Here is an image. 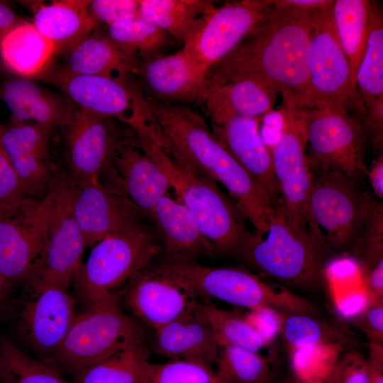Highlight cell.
Masks as SVG:
<instances>
[{
    "label": "cell",
    "instance_id": "obj_52",
    "mask_svg": "<svg viewBox=\"0 0 383 383\" xmlns=\"http://www.w3.org/2000/svg\"><path fill=\"white\" fill-rule=\"evenodd\" d=\"M10 282L0 272V315L8 304Z\"/></svg>",
    "mask_w": 383,
    "mask_h": 383
},
{
    "label": "cell",
    "instance_id": "obj_18",
    "mask_svg": "<svg viewBox=\"0 0 383 383\" xmlns=\"http://www.w3.org/2000/svg\"><path fill=\"white\" fill-rule=\"evenodd\" d=\"M70 181L72 211L86 246L92 247L148 218L126 196L111 191L100 180Z\"/></svg>",
    "mask_w": 383,
    "mask_h": 383
},
{
    "label": "cell",
    "instance_id": "obj_39",
    "mask_svg": "<svg viewBox=\"0 0 383 383\" xmlns=\"http://www.w3.org/2000/svg\"><path fill=\"white\" fill-rule=\"evenodd\" d=\"M201 301L218 345H231L258 353L268 344L249 323L244 313L220 309L209 300Z\"/></svg>",
    "mask_w": 383,
    "mask_h": 383
},
{
    "label": "cell",
    "instance_id": "obj_14",
    "mask_svg": "<svg viewBox=\"0 0 383 383\" xmlns=\"http://www.w3.org/2000/svg\"><path fill=\"white\" fill-rule=\"evenodd\" d=\"M48 192L29 198L18 213L0 218V272L11 282L28 281L38 272L48 240Z\"/></svg>",
    "mask_w": 383,
    "mask_h": 383
},
{
    "label": "cell",
    "instance_id": "obj_7",
    "mask_svg": "<svg viewBox=\"0 0 383 383\" xmlns=\"http://www.w3.org/2000/svg\"><path fill=\"white\" fill-rule=\"evenodd\" d=\"M161 245L152 224L142 223L96 243L74 279L82 301L89 306L111 296L160 254Z\"/></svg>",
    "mask_w": 383,
    "mask_h": 383
},
{
    "label": "cell",
    "instance_id": "obj_50",
    "mask_svg": "<svg viewBox=\"0 0 383 383\" xmlns=\"http://www.w3.org/2000/svg\"><path fill=\"white\" fill-rule=\"evenodd\" d=\"M332 1L329 0H270V4L276 7L313 10L326 6Z\"/></svg>",
    "mask_w": 383,
    "mask_h": 383
},
{
    "label": "cell",
    "instance_id": "obj_3",
    "mask_svg": "<svg viewBox=\"0 0 383 383\" xmlns=\"http://www.w3.org/2000/svg\"><path fill=\"white\" fill-rule=\"evenodd\" d=\"M140 145L165 172L176 199L189 210L216 254L241 260L262 239L249 230L233 199L196 172L166 141L144 139Z\"/></svg>",
    "mask_w": 383,
    "mask_h": 383
},
{
    "label": "cell",
    "instance_id": "obj_37",
    "mask_svg": "<svg viewBox=\"0 0 383 383\" xmlns=\"http://www.w3.org/2000/svg\"><path fill=\"white\" fill-rule=\"evenodd\" d=\"M108 37L127 53L139 60L161 54L174 40L160 28L138 17L106 26Z\"/></svg>",
    "mask_w": 383,
    "mask_h": 383
},
{
    "label": "cell",
    "instance_id": "obj_29",
    "mask_svg": "<svg viewBox=\"0 0 383 383\" xmlns=\"http://www.w3.org/2000/svg\"><path fill=\"white\" fill-rule=\"evenodd\" d=\"M278 94L258 79L241 77L207 89L204 106L212 125L233 116L262 117L273 110Z\"/></svg>",
    "mask_w": 383,
    "mask_h": 383
},
{
    "label": "cell",
    "instance_id": "obj_11",
    "mask_svg": "<svg viewBox=\"0 0 383 383\" xmlns=\"http://www.w3.org/2000/svg\"><path fill=\"white\" fill-rule=\"evenodd\" d=\"M280 110L282 133L271 151L280 200L278 209L293 226L304 228L312 218L309 206L312 172L306 157L305 112L287 103H282Z\"/></svg>",
    "mask_w": 383,
    "mask_h": 383
},
{
    "label": "cell",
    "instance_id": "obj_47",
    "mask_svg": "<svg viewBox=\"0 0 383 383\" xmlns=\"http://www.w3.org/2000/svg\"><path fill=\"white\" fill-rule=\"evenodd\" d=\"M284 116L280 109L265 113L259 126L260 138L271 152L279 142L283 129Z\"/></svg>",
    "mask_w": 383,
    "mask_h": 383
},
{
    "label": "cell",
    "instance_id": "obj_51",
    "mask_svg": "<svg viewBox=\"0 0 383 383\" xmlns=\"http://www.w3.org/2000/svg\"><path fill=\"white\" fill-rule=\"evenodd\" d=\"M23 21L11 8L0 1V38Z\"/></svg>",
    "mask_w": 383,
    "mask_h": 383
},
{
    "label": "cell",
    "instance_id": "obj_1",
    "mask_svg": "<svg viewBox=\"0 0 383 383\" xmlns=\"http://www.w3.org/2000/svg\"><path fill=\"white\" fill-rule=\"evenodd\" d=\"M205 74L206 91L241 77L258 79L282 96V103L305 108L309 101L311 12L274 6Z\"/></svg>",
    "mask_w": 383,
    "mask_h": 383
},
{
    "label": "cell",
    "instance_id": "obj_8",
    "mask_svg": "<svg viewBox=\"0 0 383 383\" xmlns=\"http://www.w3.org/2000/svg\"><path fill=\"white\" fill-rule=\"evenodd\" d=\"M306 121V157L312 173L336 171L360 179L366 175L363 126L346 111L327 104L302 108Z\"/></svg>",
    "mask_w": 383,
    "mask_h": 383
},
{
    "label": "cell",
    "instance_id": "obj_20",
    "mask_svg": "<svg viewBox=\"0 0 383 383\" xmlns=\"http://www.w3.org/2000/svg\"><path fill=\"white\" fill-rule=\"evenodd\" d=\"M106 172L115 183L112 191L126 196L148 216L171 189L167 177L141 148L131 128L116 148Z\"/></svg>",
    "mask_w": 383,
    "mask_h": 383
},
{
    "label": "cell",
    "instance_id": "obj_44",
    "mask_svg": "<svg viewBox=\"0 0 383 383\" xmlns=\"http://www.w3.org/2000/svg\"><path fill=\"white\" fill-rule=\"evenodd\" d=\"M369 362L355 352L343 355L331 368L326 383H370Z\"/></svg>",
    "mask_w": 383,
    "mask_h": 383
},
{
    "label": "cell",
    "instance_id": "obj_15",
    "mask_svg": "<svg viewBox=\"0 0 383 383\" xmlns=\"http://www.w3.org/2000/svg\"><path fill=\"white\" fill-rule=\"evenodd\" d=\"M38 78L57 88L77 107L125 125L147 109L145 99L133 81L73 74L52 65Z\"/></svg>",
    "mask_w": 383,
    "mask_h": 383
},
{
    "label": "cell",
    "instance_id": "obj_13",
    "mask_svg": "<svg viewBox=\"0 0 383 383\" xmlns=\"http://www.w3.org/2000/svg\"><path fill=\"white\" fill-rule=\"evenodd\" d=\"M26 283L16 314L17 331L38 353L50 358L76 316L74 299L67 289L40 279Z\"/></svg>",
    "mask_w": 383,
    "mask_h": 383
},
{
    "label": "cell",
    "instance_id": "obj_22",
    "mask_svg": "<svg viewBox=\"0 0 383 383\" xmlns=\"http://www.w3.org/2000/svg\"><path fill=\"white\" fill-rule=\"evenodd\" d=\"M218 343L201 300L169 323L154 331L150 350L170 359H184L213 366Z\"/></svg>",
    "mask_w": 383,
    "mask_h": 383
},
{
    "label": "cell",
    "instance_id": "obj_45",
    "mask_svg": "<svg viewBox=\"0 0 383 383\" xmlns=\"http://www.w3.org/2000/svg\"><path fill=\"white\" fill-rule=\"evenodd\" d=\"M354 323L369 335L372 343L380 344L383 339L382 299H374L362 311L353 316Z\"/></svg>",
    "mask_w": 383,
    "mask_h": 383
},
{
    "label": "cell",
    "instance_id": "obj_19",
    "mask_svg": "<svg viewBox=\"0 0 383 383\" xmlns=\"http://www.w3.org/2000/svg\"><path fill=\"white\" fill-rule=\"evenodd\" d=\"M133 82L146 99L167 104L204 105L205 74L184 47L173 54L140 60Z\"/></svg>",
    "mask_w": 383,
    "mask_h": 383
},
{
    "label": "cell",
    "instance_id": "obj_31",
    "mask_svg": "<svg viewBox=\"0 0 383 383\" xmlns=\"http://www.w3.org/2000/svg\"><path fill=\"white\" fill-rule=\"evenodd\" d=\"M54 45L32 23L23 21L0 38V56L18 77L38 78L55 57Z\"/></svg>",
    "mask_w": 383,
    "mask_h": 383
},
{
    "label": "cell",
    "instance_id": "obj_40",
    "mask_svg": "<svg viewBox=\"0 0 383 383\" xmlns=\"http://www.w3.org/2000/svg\"><path fill=\"white\" fill-rule=\"evenodd\" d=\"M147 383H223L213 366L194 360L170 359L162 363L150 361Z\"/></svg>",
    "mask_w": 383,
    "mask_h": 383
},
{
    "label": "cell",
    "instance_id": "obj_43",
    "mask_svg": "<svg viewBox=\"0 0 383 383\" xmlns=\"http://www.w3.org/2000/svg\"><path fill=\"white\" fill-rule=\"evenodd\" d=\"M140 0H91L88 13L96 27L137 18Z\"/></svg>",
    "mask_w": 383,
    "mask_h": 383
},
{
    "label": "cell",
    "instance_id": "obj_12",
    "mask_svg": "<svg viewBox=\"0 0 383 383\" xmlns=\"http://www.w3.org/2000/svg\"><path fill=\"white\" fill-rule=\"evenodd\" d=\"M48 192L47 245L40 268L33 277L67 290L82 265L87 246L73 213L68 174L56 170Z\"/></svg>",
    "mask_w": 383,
    "mask_h": 383
},
{
    "label": "cell",
    "instance_id": "obj_4",
    "mask_svg": "<svg viewBox=\"0 0 383 383\" xmlns=\"http://www.w3.org/2000/svg\"><path fill=\"white\" fill-rule=\"evenodd\" d=\"M265 234L241 260L279 284L311 289L320 283L334 252L313 217L296 228L277 209Z\"/></svg>",
    "mask_w": 383,
    "mask_h": 383
},
{
    "label": "cell",
    "instance_id": "obj_36",
    "mask_svg": "<svg viewBox=\"0 0 383 383\" xmlns=\"http://www.w3.org/2000/svg\"><path fill=\"white\" fill-rule=\"evenodd\" d=\"M0 383H73L45 361L33 358L0 335Z\"/></svg>",
    "mask_w": 383,
    "mask_h": 383
},
{
    "label": "cell",
    "instance_id": "obj_25",
    "mask_svg": "<svg viewBox=\"0 0 383 383\" xmlns=\"http://www.w3.org/2000/svg\"><path fill=\"white\" fill-rule=\"evenodd\" d=\"M0 100L10 111L11 121L37 123L52 130L65 128L77 109L64 94L20 77L0 82Z\"/></svg>",
    "mask_w": 383,
    "mask_h": 383
},
{
    "label": "cell",
    "instance_id": "obj_17",
    "mask_svg": "<svg viewBox=\"0 0 383 383\" xmlns=\"http://www.w3.org/2000/svg\"><path fill=\"white\" fill-rule=\"evenodd\" d=\"M116 121L77 107L70 122L63 128L70 179L100 180L101 173L109 168L119 143L130 129L120 131Z\"/></svg>",
    "mask_w": 383,
    "mask_h": 383
},
{
    "label": "cell",
    "instance_id": "obj_24",
    "mask_svg": "<svg viewBox=\"0 0 383 383\" xmlns=\"http://www.w3.org/2000/svg\"><path fill=\"white\" fill-rule=\"evenodd\" d=\"M128 282L127 306L154 331L177 318L198 300L173 281L145 268Z\"/></svg>",
    "mask_w": 383,
    "mask_h": 383
},
{
    "label": "cell",
    "instance_id": "obj_10",
    "mask_svg": "<svg viewBox=\"0 0 383 383\" xmlns=\"http://www.w3.org/2000/svg\"><path fill=\"white\" fill-rule=\"evenodd\" d=\"M358 181L336 171L312 173L309 211L333 252L351 250L374 199Z\"/></svg>",
    "mask_w": 383,
    "mask_h": 383
},
{
    "label": "cell",
    "instance_id": "obj_30",
    "mask_svg": "<svg viewBox=\"0 0 383 383\" xmlns=\"http://www.w3.org/2000/svg\"><path fill=\"white\" fill-rule=\"evenodd\" d=\"M87 0H60L35 3L32 23L55 47V55L72 48L96 27L88 13Z\"/></svg>",
    "mask_w": 383,
    "mask_h": 383
},
{
    "label": "cell",
    "instance_id": "obj_27",
    "mask_svg": "<svg viewBox=\"0 0 383 383\" xmlns=\"http://www.w3.org/2000/svg\"><path fill=\"white\" fill-rule=\"evenodd\" d=\"M356 90L365 109V121L382 139L383 122V21L379 4L370 1L365 50L356 74Z\"/></svg>",
    "mask_w": 383,
    "mask_h": 383
},
{
    "label": "cell",
    "instance_id": "obj_33",
    "mask_svg": "<svg viewBox=\"0 0 383 383\" xmlns=\"http://www.w3.org/2000/svg\"><path fill=\"white\" fill-rule=\"evenodd\" d=\"M370 1L335 0L331 5L333 22L348 61L351 82L355 89L357 70L366 48Z\"/></svg>",
    "mask_w": 383,
    "mask_h": 383
},
{
    "label": "cell",
    "instance_id": "obj_46",
    "mask_svg": "<svg viewBox=\"0 0 383 383\" xmlns=\"http://www.w3.org/2000/svg\"><path fill=\"white\" fill-rule=\"evenodd\" d=\"M244 314L255 330L267 343L279 333L281 317L277 311L268 308H260L249 309Z\"/></svg>",
    "mask_w": 383,
    "mask_h": 383
},
{
    "label": "cell",
    "instance_id": "obj_35",
    "mask_svg": "<svg viewBox=\"0 0 383 383\" xmlns=\"http://www.w3.org/2000/svg\"><path fill=\"white\" fill-rule=\"evenodd\" d=\"M279 333L287 347L294 352L316 346L341 348L352 343L342 329L313 313H284Z\"/></svg>",
    "mask_w": 383,
    "mask_h": 383
},
{
    "label": "cell",
    "instance_id": "obj_49",
    "mask_svg": "<svg viewBox=\"0 0 383 383\" xmlns=\"http://www.w3.org/2000/svg\"><path fill=\"white\" fill-rule=\"evenodd\" d=\"M370 180L374 195L378 199H383V155L381 153L374 160L367 174Z\"/></svg>",
    "mask_w": 383,
    "mask_h": 383
},
{
    "label": "cell",
    "instance_id": "obj_28",
    "mask_svg": "<svg viewBox=\"0 0 383 383\" xmlns=\"http://www.w3.org/2000/svg\"><path fill=\"white\" fill-rule=\"evenodd\" d=\"M61 55L65 62L55 67L64 71L124 81H133L140 61L116 45L99 27Z\"/></svg>",
    "mask_w": 383,
    "mask_h": 383
},
{
    "label": "cell",
    "instance_id": "obj_2",
    "mask_svg": "<svg viewBox=\"0 0 383 383\" xmlns=\"http://www.w3.org/2000/svg\"><path fill=\"white\" fill-rule=\"evenodd\" d=\"M145 99L172 149L201 176L222 184L254 231L260 236L265 235L276 209L262 187L219 142L206 121L189 107Z\"/></svg>",
    "mask_w": 383,
    "mask_h": 383
},
{
    "label": "cell",
    "instance_id": "obj_26",
    "mask_svg": "<svg viewBox=\"0 0 383 383\" xmlns=\"http://www.w3.org/2000/svg\"><path fill=\"white\" fill-rule=\"evenodd\" d=\"M148 217L157 234L162 253L193 260L216 254L187 207L169 194L158 201Z\"/></svg>",
    "mask_w": 383,
    "mask_h": 383
},
{
    "label": "cell",
    "instance_id": "obj_6",
    "mask_svg": "<svg viewBox=\"0 0 383 383\" xmlns=\"http://www.w3.org/2000/svg\"><path fill=\"white\" fill-rule=\"evenodd\" d=\"M140 340H144L143 328L121 311L116 295H113L76 314L61 345L46 362H54V367L73 379L88 367Z\"/></svg>",
    "mask_w": 383,
    "mask_h": 383
},
{
    "label": "cell",
    "instance_id": "obj_48",
    "mask_svg": "<svg viewBox=\"0 0 383 383\" xmlns=\"http://www.w3.org/2000/svg\"><path fill=\"white\" fill-rule=\"evenodd\" d=\"M366 273V283L372 298L382 299L383 294V259Z\"/></svg>",
    "mask_w": 383,
    "mask_h": 383
},
{
    "label": "cell",
    "instance_id": "obj_5",
    "mask_svg": "<svg viewBox=\"0 0 383 383\" xmlns=\"http://www.w3.org/2000/svg\"><path fill=\"white\" fill-rule=\"evenodd\" d=\"M145 269L173 281L198 300L218 299L249 309L287 310L292 303L288 291L267 283L241 267H210L190 259L163 253Z\"/></svg>",
    "mask_w": 383,
    "mask_h": 383
},
{
    "label": "cell",
    "instance_id": "obj_38",
    "mask_svg": "<svg viewBox=\"0 0 383 383\" xmlns=\"http://www.w3.org/2000/svg\"><path fill=\"white\" fill-rule=\"evenodd\" d=\"M216 371L223 383H271L272 370L266 357L238 346L219 345Z\"/></svg>",
    "mask_w": 383,
    "mask_h": 383
},
{
    "label": "cell",
    "instance_id": "obj_23",
    "mask_svg": "<svg viewBox=\"0 0 383 383\" xmlns=\"http://www.w3.org/2000/svg\"><path fill=\"white\" fill-rule=\"evenodd\" d=\"M262 117L233 116L211 125L219 142L267 194L274 208L280 206L273 173L271 152L262 142L259 126Z\"/></svg>",
    "mask_w": 383,
    "mask_h": 383
},
{
    "label": "cell",
    "instance_id": "obj_9",
    "mask_svg": "<svg viewBox=\"0 0 383 383\" xmlns=\"http://www.w3.org/2000/svg\"><path fill=\"white\" fill-rule=\"evenodd\" d=\"M332 3L311 12L309 101L306 107L315 104L331 105L365 120L366 111L352 85L348 61L333 22Z\"/></svg>",
    "mask_w": 383,
    "mask_h": 383
},
{
    "label": "cell",
    "instance_id": "obj_34",
    "mask_svg": "<svg viewBox=\"0 0 383 383\" xmlns=\"http://www.w3.org/2000/svg\"><path fill=\"white\" fill-rule=\"evenodd\" d=\"M149 350L145 340L133 342L84 370L73 383H147Z\"/></svg>",
    "mask_w": 383,
    "mask_h": 383
},
{
    "label": "cell",
    "instance_id": "obj_21",
    "mask_svg": "<svg viewBox=\"0 0 383 383\" xmlns=\"http://www.w3.org/2000/svg\"><path fill=\"white\" fill-rule=\"evenodd\" d=\"M52 131L33 123L11 121L2 125L3 148L28 198L44 197L56 171L49 157Z\"/></svg>",
    "mask_w": 383,
    "mask_h": 383
},
{
    "label": "cell",
    "instance_id": "obj_32",
    "mask_svg": "<svg viewBox=\"0 0 383 383\" xmlns=\"http://www.w3.org/2000/svg\"><path fill=\"white\" fill-rule=\"evenodd\" d=\"M215 6L208 0H140L138 17L160 28L183 46Z\"/></svg>",
    "mask_w": 383,
    "mask_h": 383
},
{
    "label": "cell",
    "instance_id": "obj_41",
    "mask_svg": "<svg viewBox=\"0 0 383 383\" xmlns=\"http://www.w3.org/2000/svg\"><path fill=\"white\" fill-rule=\"evenodd\" d=\"M365 272L383 259V204L374 199L364 227L350 250Z\"/></svg>",
    "mask_w": 383,
    "mask_h": 383
},
{
    "label": "cell",
    "instance_id": "obj_42",
    "mask_svg": "<svg viewBox=\"0 0 383 383\" xmlns=\"http://www.w3.org/2000/svg\"><path fill=\"white\" fill-rule=\"evenodd\" d=\"M1 128L0 123V218H6L15 216L29 198L3 148Z\"/></svg>",
    "mask_w": 383,
    "mask_h": 383
},
{
    "label": "cell",
    "instance_id": "obj_16",
    "mask_svg": "<svg viewBox=\"0 0 383 383\" xmlns=\"http://www.w3.org/2000/svg\"><path fill=\"white\" fill-rule=\"evenodd\" d=\"M269 4L268 0H242L215 6L182 47L206 74L252 30Z\"/></svg>",
    "mask_w": 383,
    "mask_h": 383
}]
</instances>
